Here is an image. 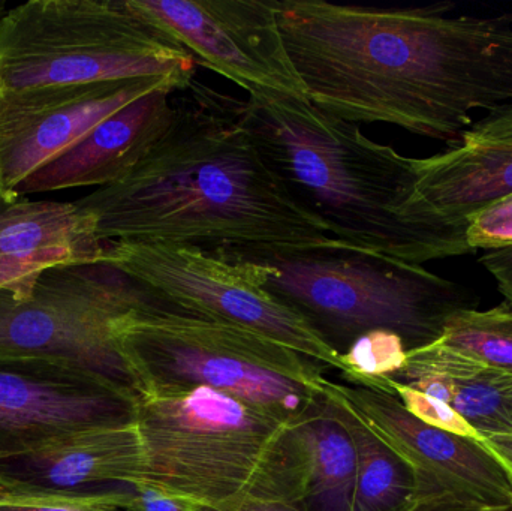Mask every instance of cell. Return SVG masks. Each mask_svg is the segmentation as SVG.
I'll list each match as a JSON object with an SVG mask.
<instances>
[{"mask_svg":"<svg viewBox=\"0 0 512 511\" xmlns=\"http://www.w3.org/2000/svg\"><path fill=\"white\" fill-rule=\"evenodd\" d=\"M188 86L174 78H137L0 93V189L20 200L18 185L102 120L159 87L180 92Z\"/></svg>","mask_w":512,"mask_h":511,"instance_id":"cell-12","label":"cell"},{"mask_svg":"<svg viewBox=\"0 0 512 511\" xmlns=\"http://www.w3.org/2000/svg\"><path fill=\"white\" fill-rule=\"evenodd\" d=\"M104 257L105 242L75 203L23 197L0 213V291L15 299L29 296L47 270Z\"/></svg>","mask_w":512,"mask_h":511,"instance_id":"cell-16","label":"cell"},{"mask_svg":"<svg viewBox=\"0 0 512 511\" xmlns=\"http://www.w3.org/2000/svg\"><path fill=\"white\" fill-rule=\"evenodd\" d=\"M225 511H303L288 501L268 500V498H254V500L243 501L239 506Z\"/></svg>","mask_w":512,"mask_h":511,"instance_id":"cell-29","label":"cell"},{"mask_svg":"<svg viewBox=\"0 0 512 511\" xmlns=\"http://www.w3.org/2000/svg\"><path fill=\"white\" fill-rule=\"evenodd\" d=\"M104 261L171 305L245 327L342 371L340 351L303 315L265 291L248 261L200 246L119 242H105Z\"/></svg>","mask_w":512,"mask_h":511,"instance_id":"cell-8","label":"cell"},{"mask_svg":"<svg viewBox=\"0 0 512 511\" xmlns=\"http://www.w3.org/2000/svg\"><path fill=\"white\" fill-rule=\"evenodd\" d=\"M415 170V218L468 230L475 215L512 197V108L472 123L445 152L415 158Z\"/></svg>","mask_w":512,"mask_h":511,"instance_id":"cell-13","label":"cell"},{"mask_svg":"<svg viewBox=\"0 0 512 511\" xmlns=\"http://www.w3.org/2000/svg\"><path fill=\"white\" fill-rule=\"evenodd\" d=\"M408 359V347L397 333L373 330L364 333L340 353L342 375L358 378H384L396 374Z\"/></svg>","mask_w":512,"mask_h":511,"instance_id":"cell-21","label":"cell"},{"mask_svg":"<svg viewBox=\"0 0 512 511\" xmlns=\"http://www.w3.org/2000/svg\"><path fill=\"white\" fill-rule=\"evenodd\" d=\"M194 57L131 0H30L0 18V93L195 80Z\"/></svg>","mask_w":512,"mask_h":511,"instance_id":"cell-6","label":"cell"},{"mask_svg":"<svg viewBox=\"0 0 512 511\" xmlns=\"http://www.w3.org/2000/svg\"><path fill=\"white\" fill-rule=\"evenodd\" d=\"M334 408L351 434L357 456L352 511H400L408 507L418 498L417 480L408 465L354 417Z\"/></svg>","mask_w":512,"mask_h":511,"instance_id":"cell-19","label":"cell"},{"mask_svg":"<svg viewBox=\"0 0 512 511\" xmlns=\"http://www.w3.org/2000/svg\"><path fill=\"white\" fill-rule=\"evenodd\" d=\"M153 297L105 261L54 267L23 299L0 291V356L66 363L138 395L114 329Z\"/></svg>","mask_w":512,"mask_h":511,"instance_id":"cell-7","label":"cell"},{"mask_svg":"<svg viewBox=\"0 0 512 511\" xmlns=\"http://www.w3.org/2000/svg\"><path fill=\"white\" fill-rule=\"evenodd\" d=\"M322 395L408 465L417 480L418 497L453 495L512 509L510 480L483 444L421 422L375 378H324Z\"/></svg>","mask_w":512,"mask_h":511,"instance_id":"cell-9","label":"cell"},{"mask_svg":"<svg viewBox=\"0 0 512 511\" xmlns=\"http://www.w3.org/2000/svg\"><path fill=\"white\" fill-rule=\"evenodd\" d=\"M405 366L442 378L448 405L483 438L512 434V374L489 368L438 341L409 350Z\"/></svg>","mask_w":512,"mask_h":511,"instance_id":"cell-18","label":"cell"},{"mask_svg":"<svg viewBox=\"0 0 512 511\" xmlns=\"http://www.w3.org/2000/svg\"><path fill=\"white\" fill-rule=\"evenodd\" d=\"M17 198L11 197L0 189V213L5 212L12 204L17 203Z\"/></svg>","mask_w":512,"mask_h":511,"instance_id":"cell-30","label":"cell"},{"mask_svg":"<svg viewBox=\"0 0 512 511\" xmlns=\"http://www.w3.org/2000/svg\"><path fill=\"white\" fill-rule=\"evenodd\" d=\"M466 239L474 252L512 245V197L475 215L469 221Z\"/></svg>","mask_w":512,"mask_h":511,"instance_id":"cell-24","label":"cell"},{"mask_svg":"<svg viewBox=\"0 0 512 511\" xmlns=\"http://www.w3.org/2000/svg\"><path fill=\"white\" fill-rule=\"evenodd\" d=\"M176 93L170 123L137 165L74 201L101 242L346 246L295 200L246 125L240 99L195 80Z\"/></svg>","mask_w":512,"mask_h":511,"instance_id":"cell-1","label":"cell"},{"mask_svg":"<svg viewBox=\"0 0 512 511\" xmlns=\"http://www.w3.org/2000/svg\"><path fill=\"white\" fill-rule=\"evenodd\" d=\"M170 33L197 65L224 75L249 96L306 98L286 53L277 0H131Z\"/></svg>","mask_w":512,"mask_h":511,"instance_id":"cell-10","label":"cell"},{"mask_svg":"<svg viewBox=\"0 0 512 511\" xmlns=\"http://www.w3.org/2000/svg\"><path fill=\"white\" fill-rule=\"evenodd\" d=\"M400 511H512L508 507H492L453 495H421Z\"/></svg>","mask_w":512,"mask_h":511,"instance_id":"cell-26","label":"cell"},{"mask_svg":"<svg viewBox=\"0 0 512 511\" xmlns=\"http://www.w3.org/2000/svg\"><path fill=\"white\" fill-rule=\"evenodd\" d=\"M439 344L489 368L512 374V306L460 309L447 318Z\"/></svg>","mask_w":512,"mask_h":511,"instance_id":"cell-20","label":"cell"},{"mask_svg":"<svg viewBox=\"0 0 512 511\" xmlns=\"http://www.w3.org/2000/svg\"><path fill=\"white\" fill-rule=\"evenodd\" d=\"M134 422L144 452L140 485L212 511L254 498L297 506L291 420L195 387L138 393Z\"/></svg>","mask_w":512,"mask_h":511,"instance_id":"cell-3","label":"cell"},{"mask_svg":"<svg viewBox=\"0 0 512 511\" xmlns=\"http://www.w3.org/2000/svg\"><path fill=\"white\" fill-rule=\"evenodd\" d=\"M174 87H159L120 108L15 189L18 198L114 185L146 155L173 116Z\"/></svg>","mask_w":512,"mask_h":511,"instance_id":"cell-15","label":"cell"},{"mask_svg":"<svg viewBox=\"0 0 512 511\" xmlns=\"http://www.w3.org/2000/svg\"><path fill=\"white\" fill-rule=\"evenodd\" d=\"M504 15H505V17H507V18H508V20H510V21H511V23H512V12H508V14H504Z\"/></svg>","mask_w":512,"mask_h":511,"instance_id":"cell-32","label":"cell"},{"mask_svg":"<svg viewBox=\"0 0 512 511\" xmlns=\"http://www.w3.org/2000/svg\"><path fill=\"white\" fill-rule=\"evenodd\" d=\"M144 452L135 422L63 435L0 459V486L53 495H87L137 485Z\"/></svg>","mask_w":512,"mask_h":511,"instance_id":"cell-14","label":"cell"},{"mask_svg":"<svg viewBox=\"0 0 512 511\" xmlns=\"http://www.w3.org/2000/svg\"><path fill=\"white\" fill-rule=\"evenodd\" d=\"M6 14V2L5 0H0V18Z\"/></svg>","mask_w":512,"mask_h":511,"instance_id":"cell-31","label":"cell"},{"mask_svg":"<svg viewBox=\"0 0 512 511\" xmlns=\"http://www.w3.org/2000/svg\"><path fill=\"white\" fill-rule=\"evenodd\" d=\"M297 506L303 511H352L357 456L336 408L322 402L291 425Z\"/></svg>","mask_w":512,"mask_h":511,"instance_id":"cell-17","label":"cell"},{"mask_svg":"<svg viewBox=\"0 0 512 511\" xmlns=\"http://www.w3.org/2000/svg\"><path fill=\"white\" fill-rule=\"evenodd\" d=\"M114 333L137 393L209 387L291 422L324 402L325 377L309 357L156 294Z\"/></svg>","mask_w":512,"mask_h":511,"instance_id":"cell-4","label":"cell"},{"mask_svg":"<svg viewBox=\"0 0 512 511\" xmlns=\"http://www.w3.org/2000/svg\"><path fill=\"white\" fill-rule=\"evenodd\" d=\"M135 399L66 363L0 356V459L72 432L134 422Z\"/></svg>","mask_w":512,"mask_h":511,"instance_id":"cell-11","label":"cell"},{"mask_svg":"<svg viewBox=\"0 0 512 511\" xmlns=\"http://www.w3.org/2000/svg\"><path fill=\"white\" fill-rule=\"evenodd\" d=\"M240 108L295 200L337 242L418 266L474 252L466 228L415 218V158L375 143L357 123L328 116L307 98L249 96Z\"/></svg>","mask_w":512,"mask_h":511,"instance_id":"cell-2","label":"cell"},{"mask_svg":"<svg viewBox=\"0 0 512 511\" xmlns=\"http://www.w3.org/2000/svg\"><path fill=\"white\" fill-rule=\"evenodd\" d=\"M480 263L496 279L505 302L512 306V245L484 251Z\"/></svg>","mask_w":512,"mask_h":511,"instance_id":"cell-27","label":"cell"},{"mask_svg":"<svg viewBox=\"0 0 512 511\" xmlns=\"http://www.w3.org/2000/svg\"><path fill=\"white\" fill-rule=\"evenodd\" d=\"M219 251L254 264L262 288L303 315L331 345L388 330L414 350L438 341L447 318L469 308L460 285L426 267L348 246Z\"/></svg>","mask_w":512,"mask_h":511,"instance_id":"cell-5","label":"cell"},{"mask_svg":"<svg viewBox=\"0 0 512 511\" xmlns=\"http://www.w3.org/2000/svg\"><path fill=\"white\" fill-rule=\"evenodd\" d=\"M382 386L390 389L397 398L405 405L409 413L414 414L418 420L433 426V428L441 429V431L450 432V434L459 435V437L469 438V440H484L480 432L475 431L462 416L456 413L450 405L445 402L438 401L432 396L424 395L418 390L411 389L393 378H375Z\"/></svg>","mask_w":512,"mask_h":511,"instance_id":"cell-23","label":"cell"},{"mask_svg":"<svg viewBox=\"0 0 512 511\" xmlns=\"http://www.w3.org/2000/svg\"><path fill=\"white\" fill-rule=\"evenodd\" d=\"M129 486L87 495L39 494L0 486V511H132Z\"/></svg>","mask_w":512,"mask_h":511,"instance_id":"cell-22","label":"cell"},{"mask_svg":"<svg viewBox=\"0 0 512 511\" xmlns=\"http://www.w3.org/2000/svg\"><path fill=\"white\" fill-rule=\"evenodd\" d=\"M481 444L501 465L512 488V434L490 435Z\"/></svg>","mask_w":512,"mask_h":511,"instance_id":"cell-28","label":"cell"},{"mask_svg":"<svg viewBox=\"0 0 512 511\" xmlns=\"http://www.w3.org/2000/svg\"><path fill=\"white\" fill-rule=\"evenodd\" d=\"M132 511H212L177 495L167 494L146 485L129 486Z\"/></svg>","mask_w":512,"mask_h":511,"instance_id":"cell-25","label":"cell"}]
</instances>
